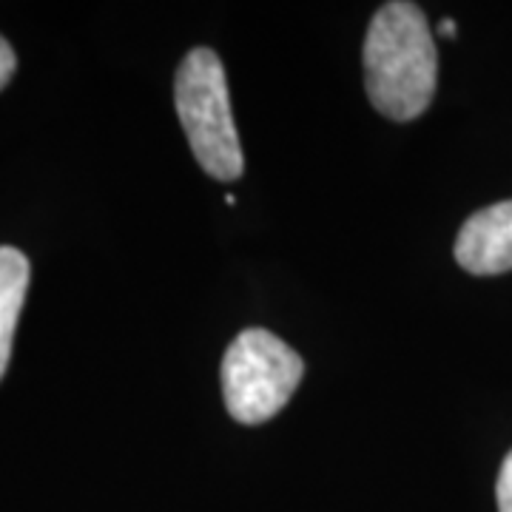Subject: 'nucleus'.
I'll use <instances>...</instances> for the list:
<instances>
[{
    "label": "nucleus",
    "mask_w": 512,
    "mask_h": 512,
    "mask_svg": "<svg viewBox=\"0 0 512 512\" xmlns=\"http://www.w3.org/2000/svg\"><path fill=\"white\" fill-rule=\"evenodd\" d=\"M439 83V55L430 23L416 3L393 0L370 20L365 37V89L393 123L421 117Z\"/></svg>",
    "instance_id": "nucleus-1"
},
{
    "label": "nucleus",
    "mask_w": 512,
    "mask_h": 512,
    "mask_svg": "<svg viewBox=\"0 0 512 512\" xmlns=\"http://www.w3.org/2000/svg\"><path fill=\"white\" fill-rule=\"evenodd\" d=\"M15 69H18V57H15V49H12V43H9L6 37L0 35V92L9 86V80H12Z\"/></svg>",
    "instance_id": "nucleus-7"
},
{
    "label": "nucleus",
    "mask_w": 512,
    "mask_h": 512,
    "mask_svg": "<svg viewBox=\"0 0 512 512\" xmlns=\"http://www.w3.org/2000/svg\"><path fill=\"white\" fill-rule=\"evenodd\" d=\"M305 376V362L265 328L239 333L222 356V396L231 419L265 424L291 402Z\"/></svg>",
    "instance_id": "nucleus-3"
},
{
    "label": "nucleus",
    "mask_w": 512,
    "mask_h": 512,
    "mask_svg": "<svg viewBox=\"0 0 512 512\" xmlns=\"http://www.w3.org/2000/svg\"><path fill=\"white\" fill-rule=\"evenodd\" d=\"M29 291V259L12 245H0V379L12 359V342Z\"/></svg>",
    "instance_id": "nucleus-5"
},
{
    "label": "nucleus",
    "mask_w": 512,
    "mask_h": 512,
    "mask_svg": "<svg viewBox=\"0 0 512 512\" xmlns=\"http://www.w3.org/2000/svg\"><path fill=\"white\" fill-rule=\"evenodd\" d=\"M441 35L456 37V23L453 20H441Z\"/></svg>",
    "instance_id": "nucleus-8"
},
{
    "label": "nucleus",
    "mask_w": 512,
    "mask_h": 512,
    "mask_svg": "<svg viewBox=\"0 0 512 512\" xmlns=\"http://www.w3.org/2000/svg\"><path fill=\"white\" fill-rule=\"evenodd\" d=\"M456 259L467 274L476 276L512 271V200L487 205L461 225Z\"/></svg>",
    "instance_id": "nucleus-4"
},
{
    "label": "nucleus",
    "mask_w": 512,
    "mask_h": 512,
    "mask_svg": "<svg viewBox=\"0 0 512 512\" xmlns=\"http://www.w3.org/2000/svg\"><path fill=\"white\" fill-rule=\"evenodd\" d=\"M174 106L202 171L220 183L239 180L245 163L217 52L194 49L183 57L174 80Z\"/></svg>",
    "instance_id": "nucleus-2"
},
{
    "label": "nucleus",
    "mask_w": 512,
    "mask_h": 512,
    "mask_svg": "<svg viewBox=\"0 0 512 512\" xmlns=\"http://www.w3.org/2000/svg\"><path fill=\"white\" fill-rule=\"evenodd\" d=\"M495 498H498V512H512V450L501 464L498 484H495Z\"/></svg>",
    "instance_id": "nucleus-6"
}]
</instances>
